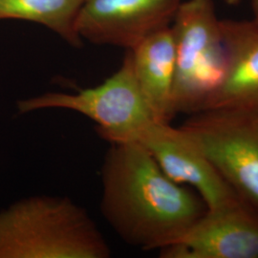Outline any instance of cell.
Returning <instances> with one entry per match:
<instances>
[{"instance_id": "cell-7", "label": "cell", "mask_w": 258, "mask_h": 258, "mask_svg": "<svg viewBox=\"0 0 258 258\" xmlns=\"http://www.w3.org/2000/svg\"><path fill=\"white\" fill-rule=\"evenodd\" d=\"M183 0H83L76 28L93 44L131 50L169 27Z\"/></svg>"}, {"instance_id": "cell-8", "label": "cell", "mask_w": 258, "mask_h": 258, "mask_svg": "<svg viewBox=\"0 0 258 258\" xmlns=\"http://www.w3.org/2000/svg\"><path fill=\"white\" fill-rule=\"evenodd\" d=\"M163 258H258V213L243 202L207 210Z\"/></svg>"}, {"instance_id": "cell-5", "label": "cell", "mask_w": 258, "mask_h": 258, "mask_svg": "<svg viewBox=\"0 0 258 258\" xmlns=\"http://www.w3.org/2000/svg\"><path fill=\"white\" fill-rule=\"evenodd\" d=\"M189 116L180 127L258 213V110L213 109Z\"/></svg>"}, {"instance_id": "cell-3", "label": "cell", "mask_w": 258, "mask_h": 258, "mask_svg": "<svg viewBox=\"0 0 258 258\" xmlns=\"http://www.w3.org/2000/svg\"><path fill=\"white\" fill-rule=\"evenodd\" d=\"M213 0H183L170 25L175 45L173 107L194 114L221 83L227 54Z\"/></svg>"}, {"instance_id": "cell-11", "label": "cell", "mask_w": 258, "mask_h": 258, "mask_svg": "<svg viewBox=\"0 0 258 258\" xmlns=\"http://www.w3.org/2000/svg\"><path fill=\"white\" fill-rule=\"evenodd\" d=\"M83 0H0V20L18 19L42 25L75 48L83 45L76 22Z\"/></svg>"}, {"instance_id": "cell-12", "label": "cell", "mask_w": 258, "mask_h": 258, "mask_svg": "<svg viewBox=\"0 0 258 258\" xmlns=\"http://www.w3.org/2000/svg\"><path fill=\"white\" fill-rule=\"evenodd\" d=\"M250 9L252 13L251 21L258 26V0H250Z\"/></svg>"}, {"instance_id": "cell-10", "label": "cell", "mask_w": 258, "mask_h": 258, "mask_svg": "<svg viewBox=\"0 0 258 258\" xmlns=\"http://www.w3.org/2000/svg\"><path fill=\"white\" fill-rule=\"evenodd\" d=\"M140 90L157 122L170 123L175 80V45L171 28L162 29L130 50Z\"/></svg>"}, {"instance_id": "cell-2", "label": "cell", "mask_w": 258, "mask_h": 258, "mask_svg": "<svg viewBox=\"0 0 258 258\" xmlns=\"http://www.w3.org/2000/svg\"><path fill=\"white\" fill-rule=\"evenodd\" d=\"M111 249L83 207L36 195L0 212V258H108Z\"/></svg>"}, {"instance_id": "cell-9", "label": "cell", "mask_w": 258, "mask_h": 258, "mask_svg": "<svg viewBox=\"0 0 258 258\" xmlns=\"http://www.w3.org/2000/svg\"><path fill=\"white\" fill-rule=\"evenodd\" d=\"M227 54L221 83L200 110H258V26L251 20H221Z\"/></svg>"}, {"instance_id": "cell-13", "label": "cell", "mask_w": 258, "mask_h": 258, "mask_svg": "<svg viewBox=\"0 0 258 258\" xmlns=\"http://www.w3.org/2000/svg\"><path fill=\"white\" fill-rule=\"evenodd\" d=\"M243 0H224V2L230 6H236L239 5Z\"/></svg>"}, {"instance_id": "cell-4", "label": "cell", "mask_w": 258, "mask_h": 258, "mask_svg": "<svg viewBox=\"0 0 258 258\" xmlns=\"http://www.w3.org/2000/svg\"><path fill=\"white\" fill-rule=\"evenodd\" d=\"M20 114L61 109L74 111L96 124L101 138L109 143L131 141L155 121L140 90L130 50L120 68L103 83L76 93L46 92L17 103Z\"/></svg>"}, {"instance_id": "cell-6", "label": "cell", "mask_w": 258, "mask_h": 258, "mask_svg": "<svg viewBox=\"0 0 258 258\" xmlns=\"http://www.w3.org/2000/svg\"><path fill=\"white\" fill-rule=\"evenodd\" d=\"M131 141L147 148L172 181L189 185L201 197L207 210L242 202L181 127L153 121Z\"/></svg>"}, {"instance_id": "cell-1", "label": "cell", "mask_w": 258, "mask_h": 258, "mask_svg": "<svg viewBox=\"0 0 258 258\" xmlns=\"http://www.w3.org/2000/svg\"><path fill=\"white\" fill-rule=\"evenodd\" d=\"M101 169L102 217L124 243L160 249L207 211L201 197L172 181L138 142L111 143Z\"/></svg>"}]
</instances>
